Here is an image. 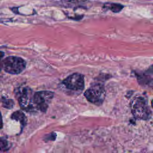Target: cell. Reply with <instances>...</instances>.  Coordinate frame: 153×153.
Here are the masks:
<instances>
[{"label": "cell", "instance_id": "cell-1", "mask_svg": "<svg viewBox=\"0 0 153 153\" xmlns=\"http://www.w3.org/2000/svg\"><path fill=\"white\" fill-rule=\"evenodd\" d=\"M131 111L136 119L147 120L151 118L152 111L146 99L141 96L134 98L130 103Z\"/></svg>", "mask_w": 153, "mask_h": 153}, {"label": "cell", "instance_id": "cell-2", "mask_svg": "<svg viewBox=\"0 0 153 153\" xmlns=\"http://www.w3.org/2000/svg\"><path fill=\"white\" fill-rule=\"evenodd\" d=\"M16 95L23 110L28 112H33L37 110L33 102V93L29 87H24L17 89Z\"/></svg>", "mask_w": 153, "mask_h": 153}, {"label": "cell", "instance_id": "cell-3", "mask_svg": "<svg viewBox=\"0 0 153 153\" xmlns=\"http://www.w3.org/2000/svg\"><path fill=\"white\" fill-rule=\"evenodd\" d=\"M26 63L21 57L8 56L2 60V69L10 74H19L23 72L26 68Z\"/></svg>", "mask_w": 153, "mask_h": 153}, {"label": "cell", "instance_id": "cell-4", "mask_svg": "<svg viewBox=\"0 0 153 153\" xmlns=\"http://www.w3.org/2000/svg\"><path fill=\"white\" fill-rule=\"evenodd\" d=\"M84 96L88 101L96 105H100L105 97L104 86L100 83H94L85 91Z\"/></svg>", "mask_w": 153, "mask_h": 153}, {"label": "cell", "instance_id": "cell-5", "mask_svg": "<svg viewBox=\"0 0 153 153\" xmlns=\"http://www.w3.org/2000/svg\"><path fill=\"white\" fill-rule=\"evenodd\" d=\"M54 93L50 91H40L33 93V102L37 110L46 112Z\"/></svg>", "mask_w": 153, "mask_h": 153}, {"label": "cell", "instance_id": "cell-6", "mask_svg": "<svg viewBox=\"0 0 153 153\" xmlns=\"http://www.w3.org/2000/svg\"><path fill=\"white\" fill-rule=\"evenodd\" d=\"M62 83L68 89L73 91L82 90L84 87V76L78 73L68 76L62 81Z\"/></svg>", "mask_w": 153, "mask_h": 153}, {"label": "cell", "instance_id": "cell-7", "mask_svg": "<svg viewBox=\"0 0 153 153\" xmlns=\"http://www.w3.org/2000/svg\"><path fill=\"white\" fill-rule=\"evenodd\" d=\"M11 118L12 120L19 121L22 126V128L26 126L27 123L26 117L22 111H17L14 112L11 115Z\"/></svg>", "mask_w": 153, "mask_h": 153}, {"label": "cell", "instance_id": "cell-8", "mask_svg": "<svg viewBox=\"0 0 153 153\" xmlns=\"http://www.w3.org/2000/svg\"><path fill=\"white\" fill-rule=\"evenodd\" d=\"M0 102L2 103V106L6 109H12L14 105V102L13 99H7L5 97H1L0 99Z\"/></svg>", "mask_w": 153, "mask_h": 153}, {"label": "cell", "instance_id": "cell-9", "mask_svg": "<svg viewBox=\"0 0 153 153\" xmlns=\"http://www.w3.org/2000/svg\"><path fill=\"white\" fill-rule=\"evenodd\" d=\"M11 146V143L7 139L0 137V152H7L10 149Z\"/></svg>", "mask_w": 153, "mask_h": 153}, {"label": "cell", "instance_id": "cell-10", "mask_svg": "<svg viewBox=\"0 0 153 153\" xmlns=\"http://www.w3.org/2000/svg\"><path fill=\"white\" fill-rule=\"evenodd\" d=\"M109 5V8L114 13H118L123 8V6L119 4H110Z\"/></svg>", "mask_w": 153, "mask_h": 153}, {"label": "cell", "instance_id": "cell-11", "mask_svg": "<svg viewBox=\"0 0 153 153\" xmlns=\"http://www.w3.org/2000/svg\"><path fill=\"white\" fill-rule=\"evenodd\" d=\"M4 54L5 53L3 52V51H0V72L1 71V69H2V59L4 56Z\"/></svg>", "mask_w": 153, "mask_h": 153}, {"label": "cell", "instance_id": "cell-12", "mask_svg": "<svg viewBox=\"0 0 153 153\" xmlns=\"http://www.w3.org/2000/svg\"><path fill=\"white\" fill-rule=\"evenodd\" d=\"M2 127H3V121H2V114L0 112V129H1Z\"/></svg>", "mask_w": 153, "mask_h": 153}]
</instances>
